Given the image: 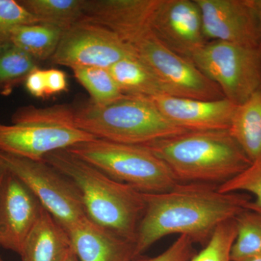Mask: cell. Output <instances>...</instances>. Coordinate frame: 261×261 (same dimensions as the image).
Segmentation results:
<instances>
[{
    "label": "cell",
    "instance_id": "cell-1",
    "mask_svg": "<svg viewBox=\"0 0 261 261\" xmlns=\"http://www.w3.org/2000/svg\"><path fill=\"white\" fill-rule=\"evenodd\" d=\"M251 196L222 193L207 184L178 183L160 193H145V211L137 228V257L171 234L187 236L205 246L219 225L246 210Z\"/></svg>",
    "mask_w": 261,
    "mask_h": 261
},
{
    "label": "cell",
    "instance_id": "cell-2",
    "mask_svg": "<svg viewBox=\"0 0 261 261\" xmlns=\"http://www.w3.org/2000/svg\"><path fill=\"white\" fill-rule=\"evenodd\" d=\"M43 161L75 185L89 220L135 244L145 193L113 179L66 149L51 152Z\"/></svg>",
    "mask_w": 261,
    "mask_h": 261
},
{
    "label": "cell",
    "instance_id": "cell-3",
    "mask_svg": "<svg viewBox=\"0 0 261 261\" xmlns=\"http://www.w3.org/2000/svg\"><path fill=\"white\" fill-rule=\"evenodd\" d=\"M142 146L167 165L178 183L222 185L252 163L228 130L186 132Z\"/></svg>",
    "mask_w": 261,
    "mask_h": 261
},
{
    "label": "cell",
    "instance_id": "cell-4",
    "mask_svg": "<svg viewBox=\"0 0 261 261\" xmlns=\"http://www.w3.org/2000/svg\"><path fill=\"white\" fill-rule=\"evenodd\" d=\"M75 126L118 143L143 145L188 132L168 121L145 97L124 95L106 105L89 102L74 112Z\"/></svg>",
    "mask_w": 261,
    "mask_h": 261
},
{
    "label": "cell",
    "instance_id": "cell-5",
    "mask_svg": "<svg viewBox=\"0 0 261 261\" xmlns=\"http://www.w3.org/2000/svg\"><path fill=\"white\" fill-rule=\"evenodd\" d=\"M66 149L110 177L142 193L168 191L178 184L167 165L142 145L95 138Z\"/></svg>",
    "mask_w": 261,
    "mask_h": 261
},
{
    "label": "cell",
    "instance_id": "cell-6",
    "mask_svg": "<svg viewBox=\"0 0 261 261\" xmlns=\"http://www.w3.org/2000/svg\"><path fill=\"white\" fill-rule=\"evenodd\" d=\"M191 61L238 106L261 86V49L212 41L196 51Z\"/></svg>",
    "mask_w": 261,
    "mask_h": 261
},
{
    "label": "cell",
    "instance_id": "cell-7",
    "mask_svg": "<svg viewBox=\"0 0 261 261\" xmlns=\"http://www.w3.org/2000/svg\"><path fill=\"white\" fill-rule=\"evenodd\" d=\"M0 166L23 182L65 229L87 217L76 187L45 161L0 151Z\"/></svg>",
    "mask_w": 261,
    "mask_h": 261
},
{
    "label": "cell",
    "instance_id": "cell-8",
    "mask_svg": "<svg viewBox=\"0 0 261 261\" xmlns=\"http://www.w3.org/2000/svg\"><path fill=\"white\" fill-rule=\"evenodd\" d=\"M130 46L162 83L168 95L201 100L224 98L219 87L191 61L168 49L152 31Z\"/></svg>",
    "mask_w": 261,
    "mask_h": 261
},
{
    "label": "cell",
    "instance_id": "cell-9",
    "mask_svg": "<svg viewBox=\"0 0 261 261\" xmlns=\"http://www.w3.org/2000/svg\"><path fill=\"white\" fill-rule=\"evenodd\" d=\"M137 56L133 47L111 30L87 20L63 31L56 53V65L72 70L86 67L109 68L117 62Z\"/></svg>",
    "mask_w": 261,
    "mask_h": 261
},
{
    "label": "cell",
    "instance_id": "cell-10",
    "mask_svg": "<svg viewBox=\"0 0 261 261\" xmlns=\"http://www.w3.org/2000/svg\"><path fill=\"white\" fill-rule=\"evenodd\" d=\"M95 138L75 126L0 123V151L33 161H43L55 151Z\"/></svg>",
    "mask_w": 261,
    "mask_h": 261
},
{
    "label": "cell",
    "instance_id": "cell-11",
    "mask_svg": "<svg viewBox=\"0 0 261 261\" xmlns=\"http://www.w3.org/2000/svg\"><path fill=\"white\" fill-rule=\"evenodd\" d=\"M151 30L168 49L190 61L207 42L195 0H159Z\"/></svg>",
    "mask_w": 261,
    "mask_h": 261
},
{
    "label": "cell",
    "instance_id": "cell-12",
    "mask_svg": "<svg viewBox=\"0 0 261 261\" xmlns=\"http://www.w3.org/2000/svg\"><path fill=\"white\" fill-rule=\"evenodd\" d=\"M44 209L28 187L6 171L0 184V247L20 255Z\"/></svg>",
    "mask_w": 261,
    "mask_h": 261
},
{
    "label": "cell",
    "instance_id": "cell-13",
    "mask_svg": "<svg viewBox=\"0 0 261 261\" xmlns=\"http://www.w3.org/2000/svg\"><path fill=\"white\" fill-rule=\"evenodd\" d=\"M206 41L259 48L256 19L248 0H195Z\"/></svg>",
    "mask_w": 261,
    "mask_h": 261
},
{
    "label": "cell",
    "instance_id": "cell-14",
    "mask_svg": "<svg viewBox=\"0 0 261 261\" xmlns=\"http://www.w3.org/2000/svg\"><path fill=\"white\" fill-rule=\"evenodd\" d=\"M159 0H85L82 20L106 27L132 44L151 30Z\"/></svg>",
    "mask_w": 261,
    "mask_h": 261
},
{
    "label": "cell",
    "instance_id": "cell-15",
    "mask_svg": "<svg viewBox=\"0 0 261 261\" xmlns=\"http://www.w3.org/2000/svg\"><path fill=\"white\" fill-rule=\"evenodd\" d=\"M147 99L168 121L188 132L228 130L237 108L226 98L201 100L161 95Z\"/></svg>",
    "mask_w": 261,
    "mask_h": 261
},
{
    "label": "cell",
    "instance_id": "cell-16",
    "mask_svg": "<svg viewBox=\"0 0 261 261\" xmlns=\"http://www.w3.org/2000/svg\"><path fill=\"white\" fill-rule=\"evenodd\" d=\"M79 261H135V244L85 217L66 228Z\"/></svg>",
    "mask_w": 261,
    "mask_h": 261
},
{
    "label": "cell",
    "instance_id": "cell-17",
    "mask_svg": "<svg viewBox=\"0 0 261 261\" xmlns=\"http://www.w3.org/2000/svg\"><path fill=\"white\" fill-rule=\"evenodd\" d=\"M71 247L66 229L44 208L19 255L22 261H61Z\"/></svg>",
    "mask_w": 261,
    "mask_h": 261
},
{
    "label": "cell",
    "instance_id": "cell-18",
    "mask_svg": "<svg viewBox=\"0 0 261 261\" xmlns=\"http://www.w3.org/2000/svg\"><path fill=\"white\" fill-rule=\"evenodd\" d=\"M108 70L124 95L145 98L168 95L162 83L137 56L117 62Z\"/></svg>",
    "mask_w": 261,
    "mask_h": 261
},
{
    "label": "cell",
    "instance_id": "cell-19",
    "mask_svg": "<svg viewBox=\"0 0 261 261\" xmlns=\"http://www.w3.org/2000/svg\"><path fill=\"white\" fill-rule=\"evenodd\" d=\"M228 130L250 161L260 155L261 86L247 100L237 106Z\"/></svg>",
    "mask_w": 261,
    "mask_h": 261
},
{
    "label": "cell",
    "instance_id": "cell-20",
    "mask_svg": "<svg viewBox=\"0 0 261 261\" xmlns=\"http://www.w3.org/2000/svg\"><path fill=\"white\" fill-rule=\"evenodd\" d=\"M63 31L59 27L45 23L22 25L12 33L10 42L36 61H45L56 53Z\"/></svg>",
    "mask_w": 261,
    "mask_h": 261
},
{
    "label": "cell",
    "instance_id": "cell-21",
    "mask_svg": "<svg viewBox=\"0 0 261 261\" xmlns=\"http://www.w3.org/2000/svg\"><path fill=\"white\" fill-rule=\"evenodd\" d=\"M38 23L65 30L82 21L85 0H19Z\"/></svg>",
    "mask_w": 261,
    "mask_h": 261
},
{
    "label": "cell",
    "instance_id": "cell-22",
    "mask_svg": "<svg viewBox=\"0 0 261 261\" xmlns=\"http://www.w3.org/2000/svg\"><path fill=\"white\" fill-rule=\"evenodd\" d=\"M38 68L37 62L11 43L0 46V94L8 96Z\"/></svg>",
    "mask_w": 261,
    "mask_h": 261
},
{
    "label": "cell",
    "instance_id": "cell-23",
    "mask_svg": "<svg viewBox=\"0 0 261 261\" xmlns=\"http://www.w3.org/2000/svg\"><path fill=\"white\" fill-rule=\"evenodd\" d=\"M237 236L231 260L242 261L261 255V214L246 209L235 217Z\"/></svg>",
    "mask_w": 261,
    "mask_h": 261
},
{
    "label": "cell",
    "instance_id": "cell-24",
    "mask_svg": "<svg viewBox=\"0 0 261 261\" xmlns=\"http://www.w3.org/2000/svg\"><path fill=\"white\" fill-rule=\"evenodd\" d=\"M73 71L77 81L89 92L91 102L94 104H109L124 96L108 68L86 67L75 68Z\"/></svg>",
    "mask_w": 261,
    "mask_h": 261
},
{
    "label": "cell",
    "instance_id": "cell-25",
    "mask_svg": "<svg viewBox=\"0 0 261 261\" xmlns=\"http://www.w3.org/2000/svg\"><path fill=\"white\" fill-rule=\"evenodd\" d=\"M74 112V108L65 105L49 108L27 106L15 111L12 116V122L13 124L46 123L75 126Z\"/></svg>",
    "mask_w": 261,
    "mask_h": 261
},
{
    "label": "cell",
    "instance_id": "cell-26",
    "mask_svg": "<svg viewBox=\"0 0 261 261\" xmlns=\"http://www.w3.org/2000/svg\"><path fill=\"white\" fill-rule=\"evenodd\" d=\"M218 190L222 193L245 192L253 195L247 209L261 214V154L243 173L219 185Z\"/></svg>",
    "mask_w": 261,
    "mask_h": 261
},
{
    "label": "cell",
    "instance_id": "cell-27",
    "mask_svg": "<svg viewBox=\"0 0 261 261\" xmlns=\"http://www.w3.org/2000/svg\"><path fill=\"white\" fill-rule=\"evenodd\" d=\"M234 219L219 225L208 243L190 261H231V247L237 236Z\"/></svg>",
    "mask_w": 261,
    "mask_h": 261
},
{
    "label": "cell",
    "instance_id": "cell-28",
    "mask_svg": "<svg viewBox=\"0 0 261 261\" xmlns=\"http://www.w3.org/2000/svg\"><path fill=\"white\" fill-rule=\"evenodd\" d=\"M34 23H39L19 1L0 0V46L10 42L15 29Z\"/></svg>",
    "mask_w": 261,
    "mask_h": 261
},
{
    "label": "cell",
    "instance_id": "cell-29",
    "mask_svg": "<svg viewBox=\"0 0 261 261\" xmlns=\"http://www.w3.org/2000/svg\"><path fill=\"white\" fill-rule=\"evenodd\" d=\"M193 242L187 236H179L164 252L153 257H139L135 261H190L195 255Z\"/></svg>",
    "mask_w": 261,
    "mask_h": 261
},
{
    "label": "cell",
    "instance_id": "cell-30",
    "mask_svg": "<svg viewBox=\"0 0 261 261\" xmlns=\"http://www.w3.org/2000/svg\"><path fill=\"white\" fill-rule=\"evenodd\" d=\"M45 82L47 97L68 90V79L63 70L56 68L45 70Z\"/></svg>",
    "mask_w": 261,
    "mask_h": 261
},
{
    "label": "cell",
    "instance_id": "cell-31",
    "mask_svg": "<svg viewBox=\"0 0 261 261\" xmlns=\"http://www.w3.org/2000/svg\"><path fill=\"white\" fill-rule=\"evenodd\" d=\"M25 89L34 97L44 98L46 95L45 70L38 67L32 70L27 76L25 82Z\"/></svg>",
    "mask_w": 261,
    "mask_h": 261
},
{
    "label": "cell",
    "instance_id": "cell-32",
    "mask_svg": "<svg viewBox=\"0 0 261 261\" xmlns=\"http://www.w3.org/2000/svg\"><path fill=\"white\" fill-rule=\"evenodd\" d=\"M256 19L259 35V48L261 49V0H248Z\"/></svg>",
    "mask_w": 261,
    "mask_h": 261
},
{
    "label": "cell",
    "instance_id": "cell-33",
    "mask_svg": "<svg viewBox=\"0 0 261 261\" xmlns=\"http://www.w3.org/2000/svg\"><path fill=\"white\" fill-rule=\"evenodd\" d=\"M61 261H79L73 247H71V248L65 254V256Z\"/></svg>",
    "mask_w": 261,
    "mask_h": 261
},
{
    "label": "cell",
    "instance_id": "cell-34",
    "mask_svg": "<svg viewBox=\"0 0 261 261\" xmlns=\"http://www.w3.org/2000/svg\"><path fill=\"white\" fill-rule=\"evenodd\" d=\"M5 173H6V171H5L4 168H2L1 166H0V184H1L3 178H4Z\"/></svg>",
    "mask_w": 261,
    "mask_h": 261
},
{
    "label": "cell",
    "instance_id": "cell-35",
    "mask_svg": "<svg viewBox=\"0 0 261 261\" xmlns=\"http://www.w3.org/2000/svg\"><path fill=\"white\" fill-rule=\"evenodd\" d=\"M242 261H261V255L259 256L250 257V258L245 259V260Z\"/></svg>",
    "mask_w": 261,
    "mask_h": 261
},
{
    "label": "cell",
    "instance_id": "cell-36",
    "mask_svg": "<svg viewBox=\"0 0 261 261\" xmlns=\"http://www.w3.org/2000/svg\"><path fill=\"white\" fill-rule=\"evenodd\" d=\"M0 261H5L3 258H2L1 256H0Z\"/></svg>",
    "mask_w": 261,
    "mask_h": 261
}]
</instances>
